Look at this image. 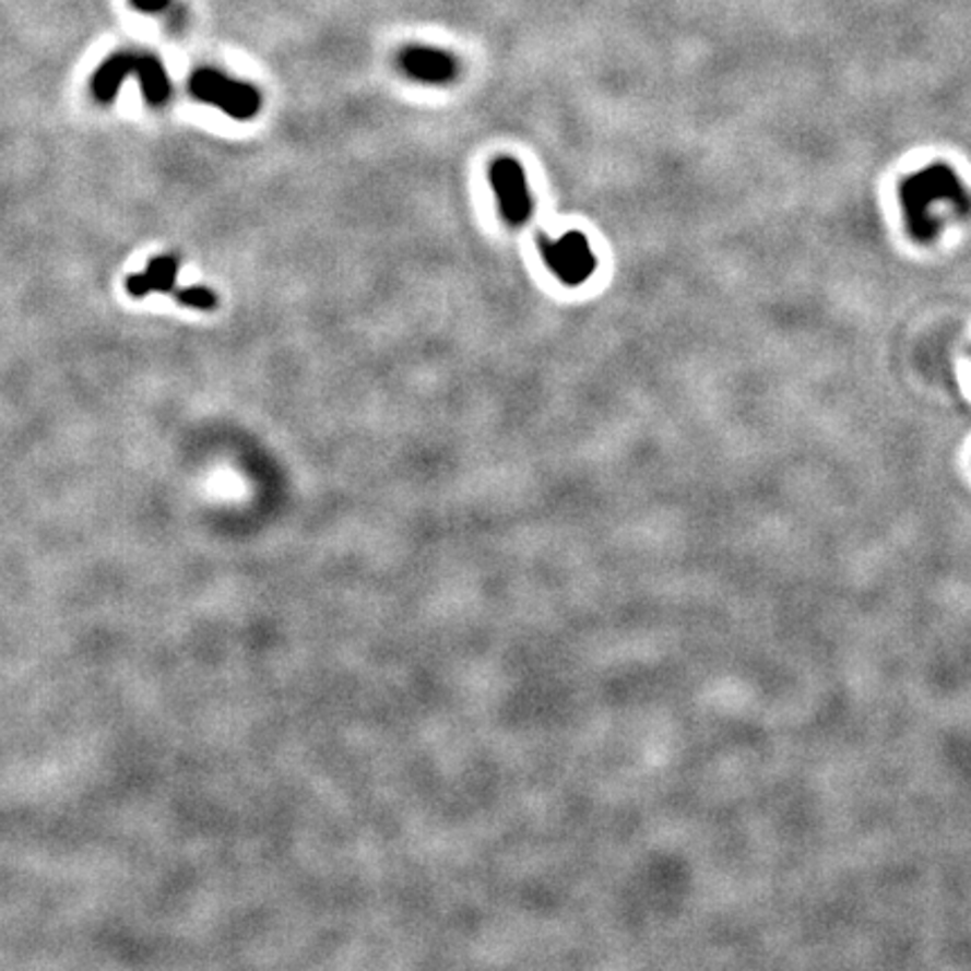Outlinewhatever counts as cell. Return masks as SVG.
Here are the masks:
<instances>
[{
    "label": "cell",
    "mask_w": 971,
    "mask_h": 971,
    "mask_svg": "<svg viewBox=\"0 0 971 971\" xmlns=\"http://www.w3.org/2000/svg\"><path fill=\"white\" fill-rule=\"evenodd\" d=\"M133 68H135L133 52H118L115 57L106 59L93 76V95L104 104L113 102L122 82L129 74H133Z\"/></svg>",
    "instance_id": "52a82bcc"
},
{
    "label": "cell",
    "mask_w": 971,
    "mask_h": 971,
    "mask_svg": "<svg viewBox=\"0 0 971 971\" xmlns=\"http://www.w3.org/2000/svg\"><path fill=\"white\" fill-rule=\"evenodd\" d=\"M178 263L174 257H158L149 263V268L140 275H131L127 280V291L133 297H144L149 293H171L176 286Z\"/></svg>",
    "instance_id": "8992f818"
},
{
    "label": "cell",
    "mask_w": 971,
    "mask_h": 971,
    "mask_svg": "<svg viewBox=\"0 0 971 971\" xmlns=\"http://www.w3.org/2000/svg\"><path fill=\"white\" fill-rule=\"evenodd\" d=\"M399 66L403 74L421 84H450L459 76V59L441 48L407 46L399 52Z\"/></svg>",
    "instance_id": "5b68a950"
},
{
    "label": "cell",
    "mask_w": 971,
    "mask_h": 971,
    "mask_svg": "<svg viewBox=\"0 0 971 971\" xmlns=\"http://www.w3.org/2000/svg\"><path fill=\"white\" fill-rule=\"evenodd\" d=\"M176 299L189 308H199V310H212L218 301V297L205 286L180 288V291H176Z\"/></svg>",
    "instance_id": "9c48e42d"
},
{
    "label": "cell",
    "mask_w": 971,
    "mask_h": 971,
    "mask_svg": "<svg viewBox=\"0 0 971 971\" xmlns=\"http://www.w3.org/2000/svg\"><path fill=\"white\" fill-rule=\"evenodd\" d=\"M131 5L140 12L155 14V12H163L169 5V0H131Z\"/></svg>",
    "instance_id": "30bf717a"
},
{
    "label": "cell",
    "mask_w": 971,
    "mask_h": 971,
    "mask_svg": "<svg viewBox=\"0 0 971 971\" xmlns=\"http://www.w3.org/2000/svg\"><path fill=\"white\" fill-rule=\"evenodd\" d=\"M900 201L911 237L920 244L934 241L951 216H964L971 205L960 178L947 165L913 174L900 189Z\"/></svg>",
    "instance_id": "6da1fadb"
},
{
    "label": "cell",
    "mask_w": 971,
    "mask_h": 971,
    "mask_svg": "<svg viewBox=\"0 0 971 971\" xmlns=\"http://www.w3.org/2000/svg\"><path fill=\"white\" fill-rule=\"evenodd\" d=\"M189 91L197 99L221 108L235 120H250L261 108V95L254 86L229 80L227 74L214 68H201L193 72Z\"/></svg>",
    "instance_id": "7a4b0ae2"
},
{
    "label": "cell",
    "mask_w": 971,
    "mask_h": 971,
    "mask_svg": "<svg viewBox=\"0 0 971 971\" xmlns=\"http://www.w3.org/2000/svg\"><path fill=\"white\" fill-rule=\"evenodd\" d=\"M488 174L501 218L516 227L524 225L533 214V199L524 167L511 155H499L493 161Z\"/></svg>",
    "instance_id": "277c9868"
},
{
    "label": "cell",
    "mask_w": 971,
    "mask_h": 971,
    "mask_svg": "<svg viewBox=\"0 0 971 971\" xmlns=\"http://www.w3.org/2000/svg\"><path fill=\"white\" fill-rule=\"evenodd\" d=\"M537 246L542 259L565 286L585 284L596 273V254L588 237L578 229H569L558 239L542 232Z\"/></svg>",
    "instance_id": "3957f363"
},
{
    "label": "cell",
    "mask_w": 971,
    "mask_h": 971,
    "mask_svg": "<svg viewBox=\"0 0 971 971\" xmlns=\"http://www.w3.org/2000/svg\"><path fill=\"white\" fill-rule=\"evenodd\" d=\"M133 74L140 80L142 95L151 106H161L171 95V84L163 61L153 55H135Z\"/></svg>",
    "instance_id": "ba28073f"
}]
</instances>
